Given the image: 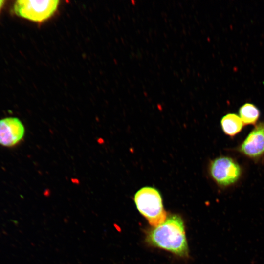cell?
<instances>
[{"label":"cell","mask_w":264,"mask_h":264,"mask_svg":"<svg viewBox=\"0 0 264 264\" xmlns=\"http://www.w3.org/2000/svg\"><path fill=\"white\" fill-rule=\"evenodd\" d=\"M147 242L181 257L188 255L184 222L177 215L168 217L161 224L149 230Z\"/></svg>","instance_id":"1"},{"label":"cell","mask_w":264,"mask_h":264,"mask_svg":"<svg viewBox=\"0 0 264 264\" xmlns=\"http://www.w3.org/2000/svg\"><path fill=\"white\" fill-rule=\"evenodd\" d=\"M208 172L217 185L225 189L239 183L243 175V168L233 157L222 155L210 161Z\"/></svg>","instance_id":"2"},{"label":"cell","mask_w":264,"mask_h":264,"mask_svg":"<svg viewBox=\"0 0 264 264\" xmlns=\"http://www.w3.org/2000/svg\"><path fill=\"white\" fill-rule=\"evenodd\" d=\"M134 200L140 213L145 217L149 223L157 226L167 218L159 192L151 187H144L135 194Z\"/></svg>","instance_id":"3"},{"label":"cell","mask_w":264,"mask_h":264,"mask_svg":"<svg viewBox=\"0 0 264 264\" xmlns=\"http://www.w3.org/2000/svg\"><path fill=\"white\" fill-rule=\"evenodd\" d=\"M59 2L58 0H19L14 4V11L18 16L36 22H43L54 14Z\"/></svg>","instance_id":"4"},{"label":"cell","mask_w":264,"mask_h":264,"mask_svg":"<svg viewBox=\"0 0 264 264\" xmlns=\"http://www.w3.org/2000/svg\"><path fill=\"white\" fill-rule=\"evenodd\" d=\"M256 164L264 160V121H260L237 147L230 149Z\"/></svg>","instance_id":"5"},{"label":"cell","mask_w":264,"mask_h":264,"mask_svg":"<svg viewBox=\"0 0 264 264\" xmlns=\"http://www.w3.org/2000/svg\"><path fill=\"white\" fill-rule=\"evenodd\" d=\"M25 128L22 121L16 117H7L0 120V144L13 147L22 139Z\"/></svg>","instance_id":"6"},{"label":"cell","mask_w":264,"mask_h":264,"mask_svg":"<svg viewBox=\"0 0 264 264\" xmlns=\"http://www.w3.org/2000/svg\"><path fill=\"white\" fill-rule=\"evenodd\" d=\"M220 125L223 132L232 138L239 134L244 126L240 116L233 113L224 115L220 120Z\"/></svg>","instance_id":"7"},{"label":"cell","mask_w":264,"mask_h":264,"mask_svg":"<svg viewBox=\"0 0 264 264\" xmlns=\"http://www.w3.org/2000/svg\"><path fill=\"white\" fill-rule=\"evenodd\" d=\"M239 116L244 126L256 125L260 116V111L255 105L246 103L239 108Z\"/></svg>","instance_id":"8"},{"label":"cell","mask_w":264,"mask_h":264,"mask_svg":"<svg viewBox=\"0 0 264 264\" xmlns=\"http://www.w3.org/2000/svg\"><path fill=\"white\" fill-rule=\"evenodd\" d=\"M5 1L3 0H0V11L4 4Z\"/></svg>","instance_id":"9"}]
</instances>
